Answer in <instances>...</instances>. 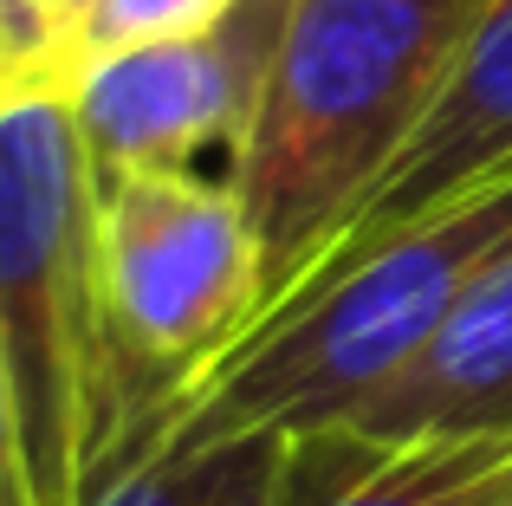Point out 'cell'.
Listing matches in <instances>:
<instances>
[{"label":"cell","mask_w":512,"mask_h":506,"mask_svg":"<svg viewBox=\"0 0 512 506\" xmlns=\"http://www.w3.org/2000/svg\"><path fill=\"white\" fill-rule=\"evenodd\" d=\"M480 13L487 0H292L253 130L227 156L266 253L260 318L415 137Z\"/></svg>","instance_id":"obj_1"},{"label":"cell","mask_w":512,"mask_h":506,"mask_svg":"<svg viewBox=\"0 0 512 506\" xmlns=\"http://www.w3.org/2000/svg\"><path fill=\"white\" fill-rule=\"evenodd\" d=\"M0 364L39 506L117 481V383L98 305V182L65 91L0 98Z\"/></svg>","instance_id":"obj_2"},{"label":"cell","mask_w":512,"mask_h":506,"mask_svg":"<svg viewBox=\"0 0 512 506\" xmlns=\"http://www.w3.org/2000/svg\"><path fill=\"white\" fill-rule=\"evenodd\" d=\"M512 253V176L428 221L389 234L318 292L266 312L234 351H221L188 390L163 448H201L227 435H312L338 429L363 396L422 357L448 312L487 266Z\"/></svg>","instance_id":"obj_3"},{"label":"cell","mask_w":512,"mask_h":506,"mask_svg":"<svg viewBox=\"0 0 512 506\" xmlns=\"http://www.w3.org/2000/svg\"><path fill=\"white\" fill-rule=\"evenodd\" d=\"M98 305L117 383V474L175 435L188 390L266 305V253L234 182L137 169L98 182Z\"/></svg>","instance_id":"obj_4"},{"label":"cell","mask_w":512,"mask_h":506,"mask_svg":"<svg viewBox=\"0 0 512 506\" xmlns=\"http://www.w3.org/2000/svg\"><path fill=\"white\" fill-rule=\"evenodd\" d=\"M292 0H234L195 33L104 52L65 85L91 182L137 169H195V156H234L273 78Z\"/></svg>","instance_id":"obj_5"},{"label":"cell","mask_w":512,"mask_h":506,"mask_svg":"<svg viewBox=\"0 0 512 506\" xmlns=\"http://www.w3.org/2000/svg\"><path fill=\"white\" fill-rule=\"evenodd\" d=\"M500 176H512V0H487V13L467 33V46L454 52L448 78L428 98L415 137L363 189V202L331 228V241L312 253V266L299 273V286L279 305L318 292L344 266H357L370 247H383L389 234L415 228L435 208L461 202V195L487 189Z\"/></svg>","instance_id":"obj_6"},{"label":"cell","mask_w":512,"mask_h":506,"mask_svg":"<svg viewBox=\"0 0 512 506\" xmlns=\"http://www.w3.org/2000/svg\"><path fill=\"white\" fill-rule=\"evenodd\" d=\"M338 429H357L370 442L512 429V253L474 279V292L422 344V357L396 370L376 396H363Z\"/></svg>","instance_id":"obj_7"},{"label":"cell","mask_w":512,"mask_h":506,"mask_svg":"<svg viewBox=\"0 0 512 506\" xmlns=\"http://www.w3.org/2000/svg\"><path fill=\"white\" fill-rule=\"evenodd\" d=\"M266 506H512V429L370 442L357 429L286 435Z\"/></svg>","instance_id":"obj_8"},{"label":"cell","mask_w":512,"mask_h":506,"mask_svg":"<svg viewBox=\"0 0 512 506\" xmlns=\"http://www.w3.org/2000/svg\"><path fill=\"white\" fill-rule=\"evenodd\" d=\"M286 468V435H227L201 448H156L91 506H266Z\"/></svg>","instance_id":"obj_9"},{"label":"cell","mask_w":512,"mask_h":506,"mask_svg":"<svg viewBox=\"0 0 512 506\" xmlns=\"http://www.w3.org/2000/svg\"><path fill=\"white\" fill-rule=\"evenodd\" d=\"M234 0H104V13L91 20V33L78 39L72 52V78L85 72L91 59L104 52H124V46H143V39H169V33H195V26L221 20ZM65 78V85H72Z\"/></svg>","instance_id":"obj_10"},{"label":"cell","mask_w":512,"mask_h":506,"mask_svg":"<svg viewBox=\"0 0 512 506\" xmlns=\"http://www.w3.org/2000/svg\"><path fill=\"white\" fill-rule=\"evenodd\" d=\"M59 91V0H0V98Z\"/></svg>","instance_id":"obj_11"},{"label":"cell","mask_w":512,"mask_h":506,"mask_svg":"<svg viewBox=\"0 0 512 506\" xmlns=\"http://www.w3.org/2000/svg\"><path fill=\"white\" fill-rule=\"evenodd\" d=\"M0 506H39L33 455H26V429H20V403H13L7 364H0Z\"/></svg>","instance_id":"obj_12"},{"label":"cell","mask_w":512,"mask_h":506,"mask_svg":"<svg viewBox=\"0 0 512 506\" xmlns=\"http://www.w3.org/2000/svg\"><path fill=\"white\" fill-rule=\"evenodd\" d=\"M104 13V0H59V91H65V78H72V52H78V39L91 33V20Z\"/></svg>","instance_id":"obj_13"}]
</instances>
